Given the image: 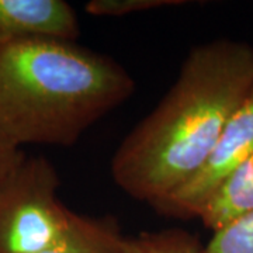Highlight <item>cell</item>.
Segmentation results:
<instances>
[{
	"instance_id": "cell-1",
	"label": "cell",
	"mask_w": 253,
	"mask_h": 253,
	"mask_svg": "<svg viewBox=\"0 0 253 253\" xmlns=\"http://www.w3.org/2000/svg\"><path fill=\"white\" fill-rule=\"evenodd\" d=\"M253 84V46L218 38L194 46L172 87L121 141L110 162L118 189L155 207L206 166Z\"/></svg>"
},
{
	"instance_id": "cell-2",
	"label": "cell",
	"mask_w": 253,
	"mask_h": 253,
	"mask_svg": "<svg viewBox=\"0 0 253 253\" xmlns=\"http://www.w3.org/2000/svg\"><path fill=\"white\" fill-rule=\"evenodd\" d=\"M109 55L76 41L31 38L0 49V136L24 145L72 146L135 93Z\"/></svg>"
},
{
	"instance_id": "cell-3",
	"label": "cell",
	"mask_w": 253,
	"mask_h": 253,
	"mask_svg": "<svg viewBox=\"0 0 253 253\" xmlns=\"http://www.w3.org/2000/svg\"><path fill=\"white\" fill-rule=\"evenodd\" d=\"M59 174L44 156L27 158L0 184V253H38L58 244L76 212L59 200Z\"/></svg>"
},
{
	"instance_id": "cell-4",
	"label": "cell",
	"mask_w": 253,
	"mask_h": 253,
	"mask_svg": "<svg viewBox=\"0 0 253 253\" xmlns=\"http://www.w3.org/2000/svg\"><path fill=\"white\" fill-rule=\"evenodd\" d=\"M251 156H253V84L226 123L206 166L184 187L152 208L165 217L197 218L211 194Z\"/></svg>"
},
{
	"instance_id": "cell-5",
	"label": "cell",
	"mask_w": 253,
	"mask_h": 253,
	"mask_svg": "<svg viewBox=\"0 0 253 253\" xmlns=\"http://www.w3.org/2000/svg\"><path fill=\"white\" fill-rule=\"evenodd\" d=\"M78 14L63 0H0V49L31 38L76 41Z\"/></svg>"
},
{
	"instance_id": "cell-6",
	"label": "cell",
	"mask_w": 253,
	"mask_h": 253,
	"mask_svg": "<svg viewBox=\"0 0 253 253\" xmlns=\"http://www.w3.org/2000/svg\"><path fill=\"white\" fill-rule=\"evenodd\" d=\"M249 211H253V156L211 194L197 219L212 232Z\"/></svg>"
},
{
	"instance_id": "cell-7",
	"label": "cell",
	"mask_w": 253,
	"mask_h": 253,
	"mask_svg": "<svg viewBox=\"0 0 253 253\" xmlns=\"http://www.w3.org/2000/svg\"><path fill=\"white\" fill-rule=\"evenodd\" d=\"M126 238L118 221L111 215L78 214L72 228L58 244L38 253H121Z\"/></svg>"
},
{
	"instance_id": "cell-8",
	"label": "cell",
	"mask_w": 253,
	"mask_h": 253,
	"mask_svg": "<svg viewBox=\"0 0 253 253\" xmlns=\"http://www.w3.org/2000/svg\"><path fill=\"white\" fill-rule=\"evenodd\" d=\"M121 253H206L197 235L183 228L144 231L126 236Z\"/></svg>"
},
{
	"instance_id": "cell-9",
	"label": "cell",
	"mask_w": 253,
	"mask_h": 253,
	"mask_svg": "<svg viewBox=\"0 0 253 253\" xmlns=\"http://www.w3.org/2000/svg\"><path fill=\"white\" fill-rule=\"evenodd\" d=\"M206 253H253V211L212 231Z\"/></svg>"
},
{
	"instance_id": "cell-10",
	"label": "cell",
	"mask_w": 253,
	"mask_h": 253,
	"mask_svg": "<svg viewBox=\"0 0 253 253\" xmlns=\"http://www.w3.org/2000/svg\"><path fill=\"white\" fill-rule=\"evenodd\" d=\"M187 0H90L84 4L86 13L96 17H124L134 13L166 7H180Z\"/></svg>"
},
{
	"instance_id": "cell-11",
	"label": "cell",
	"mask_w": 253,
	"mask_h": 253,
	"mask_svg": "<svg viewBox=\"0 0 253 253\" xmlns=\"http://www.w3.org/2000/svg\"><path fill=\"white\" fill-rule=\"evenodd\" d=\"M24 159L26 155L23 154L21 149L11 146L0 136V184Z\"/></svg>"
}]
</instances>
